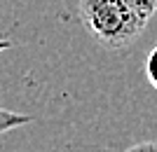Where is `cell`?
<instances>
[{"label":"cell","mask_w":157,"mask_h":152,"mask_svg":"<svg viewBox=\"0 0 157 152\" xmlns=\"http://www.w3.org/2000/svg\"><path fill=\"white\" fill-rule=\"evenodd\" d=\"M31 122H33L31 115H21V113H14V110H7V108H0V136L17 129V126L31 124Z\"/></svg>","instance_id":"7a4b0ae2"},{"label":"cell","mask_w":157,"mask_h":152,"mask_svg":"<svg viewBox=\"0 0 157 152\" xmlns=\"http://www.w3.org/2000/svg\"><path fill=\"white\" fill-rule=\"evenodd\" d=\"M10 47H12V42H10V40L0 38V52H5V49H10Z\"/></svg>","instance_id":"8992f818"},{"label":"cell","mask_w":157,"mask_h":152,"mask_svg":"<svg viewBox=\"0 0 157 152\" xmlns=\"http://www.w3.org/2000/svg\"><path fill=\"white\" fill-rule=\"evenodd\" d=\"M87 31L105 49H124L145 31V24L127 0H78Z\"/></svg>","instance_id":"6da1fadb"},{"label":"cell","mask_w":157,"mask_h":152,"mask_svg":"<svg viewBox=\"0 0 157 152\" xmlns=\"http://www.w3.org/2000/svg\"><path fill=\"white\" fill-rule=\"evenodd\" d=\"M127 2L134 7V12H136L145 24H148L157 12V0H127Z\"/></svg>","instance_id":"3957f363"},{"label":"cell","mask_w":157,"mask_h":152,"mask_svg":"<svg viewBox=\"0 0 157 152\" xmlns=\"http://www.w3.org/2000/svg\"><path fill=\"white\" fill-rule=\"evenodd\" d=\"M124 152H157V143H152V140H143V143H136V145L127 147Z\"/></svg>","instance_id":"5b68a950"},{"label":"cell","mask_w":157,"mask_h":152,"mask_svg":"<svg viewBox=\"0 0 157 152\" xmlns=\"http://www.w3.org/2000/svg\"><path fill=\"white\" fill-rule=\"evenodd\" d=\"M145 77L152 84V89H157V47H152L145 59Z\"/></svg>","instance_id":"277c9868"}]
</instances>
